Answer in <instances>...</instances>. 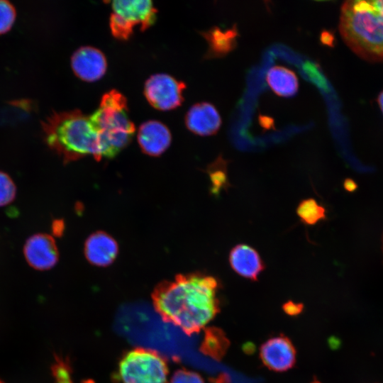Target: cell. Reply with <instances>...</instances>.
I'll return each mask as SVG.
<instances>
[{
    "label": "cell",
    "mask_w": 383,
    "mask_h": 383,
    "mask_svg": "<svg viewBox=\"0 0 383 383\" xmlns=\"http://www.w3.org/2000/svg\"><path fill=\"white\" fill-rule=\"evenodd\" d=\"M301 221L307 226H313L326 218V210L314 199L302 200L296 208Z\"/></svg>",
    "instance_id": "obj_17"
},
{
    "label": "cell",
    "mask_w": 383,
    "mask_h": 383,
    "mask_svg": "<svg viewBox=\"0 0 383 383\" xmlns=\"http://www.w3.org/2000/svg\"><path fill=\"white\" fill-rule=\"evenodd\" d=\"M23 254L28 265L38 270L51 269L59 259V252L54 238L45 233L30 236L24 245Z\"/></svg>",
    "instance_id": "obj_8"
},
{
    "label": "cell",
    "mask_w": 383,
    "mask_h": 383,
    "mask_svg": "<svg viewBox=\"0 0 383 383\" xmlns=\"http://www.w3.org/2000/svg\"><path fill=\"white\" fill-rule=\"evenodd\" d=\"M71 67L74 74L82 80L94 82L104 75L107 62L100 50L91 46H82L72 55Z\"/></svg>",
    "instance_id": "obj_10"
},
{
    "label": "cell",
    "mask_w": 383,
    "mask_h": 383,
    "mask_svg": "<svg viewBox=\"0 0 383 383\" xmlns=\"http://www.w3.org/2000/svg\"><path fill=\"white\" fill-rule=\"evenodd\" d=\"M118 245L108 233L97 231L91 234L84 243V255L93 265L107 267L116 258Z\"/></svg>",
    "instance_id": "obj_13"
},
{
    "label": "cell",
    "mask_w": 383,
    "mask_h": 383,
    "mask_svg": "<svg viewBox=\"0 0 383 383\" xmlns=\"http://www.w3.org/2000/svg\"><path fill=\"white\" fill-rule=\"evenodd\" d=\"M63 224L62 221H55L52 223V231L53 233L57 235L62 232Z\"/></svg>",
    "instance_id": "obj_26"
},
{
    "label": "cell",
    "mask_w": 383,
    "mask_h": 383,
    "mask_svg": "<svg viewBox=\"0 0 383 383\" xmlns=\"http://www.w3.org/2000/svg\"><path fill=\"white\" fill-rule=\"evenodd\" d=\"M228 341L221 331L213 328L209 331L204 342V352L215 358H221L226 353Z\"/></svg>",
    "instance_id": "obj_18"
},
{
    "label": "cell",
    "mask_w": 383,
    "mask_h": 383,
    "mask_svg": "<svg viewBox=\"0 0 383 383\" xmlns=\"http://www.w3.org/2000/svg\"><path fill=\"white\" fill-rule=\"evenodd\" d=\"M320 41L324 45L333 46L334 36L330 31L323 30L320 35Z\"/></svg>",
    "instance_id": "obj_24"
},
{
    "label": "cell",
    "mask_w": 383,
    "mask_h": 383,
    "mask_svg": "<svg viewBox=\"0 0 383 383\" xmlns=\"http://www.w3.org/2000/svg\"><path fill=\"white\" fill-rule=\"evenodd\" d=\"M185 124L192 133L201 136H208L214 135L219 131L221 118L212 104L196 103L187 112Z\"/></svg>",
    "instance_id": "obj_11"
},
{
    "label": "cell",
    "mask_w": 383,
    "mask_h": 383,
    "mask_svg": "<svg viewBox=\"0 0 383 383\" xmlns=\"http://www.w3.org/2000/svg\"><path fill=\"white\" fill-rule=\"evenodd\" d=\"M184 82L171 75L158 73L151 75L144 85V94L148 103L161 111L172 110L179 106L183 101Z\"/></svg>",
    "instance_id": "obj_7"
},
{
    "label": "cell",
    "mask_w": 383,
    "mask_h": 383,
    "mask_svg": "<svg viewBox=\"0 0 383 383\" xmlns=\"http://www.w3.org/2000/svg\"><path fill=\"white\" fill-rule=\"evenodd\" d=\"M228 260L233 270L240 276L257 280L265 269L263 261L252 247L246 244L235 245L229 253Z\"/></svg>",
    "instance_id": "obj_14"
},
{
    "label": "cell",
    "mask_w": 383,
    "mask_h": 383,
    "mask_svg": "<svg viewBox=\"0 0 383 383\" xmlns=\"http://www.w3.org/2000/svg\"><path fill=\"white\" fill-rule=\"evenodd\" d=\"M378 103L380 106V109L383 113V91L379 94L378 97Z\"/></svg>",
    "instance_id": "obj_27"
},
{
    "label": "cell",
    "mask_w": 383,
    "mask_h": 383,
    "mask_svg": "<svg viewBox=\"0 0 383 383\" xmlns=\"http://www.w3.org/2000/svg\"><path fill=\"white\" fill-rule=\"evenodd\" d=\"M0 383H3L1 381H0Z\"/></svg>",
    "instance_id": "obj_29"
},
{
    "label": "cell",
    "mask_w": 383,
    "mask_h": 383,
    "mask_svg": "<svg viewBox=\"0 0 383 383\" xmlns=\"http://www.w3.org/2000/svg\"><path fill=\"white\" fill-rule=\"evenodd\" d=\"M16 194V187L10 176L0 171V207L11 203Z\"/></svg>",
    "instance_id": "obj_19"
},
{
    "label": "cell",
    "mask_w": 383,
    "mask_h": 383,
    "mask_svg": "<svg viewBox=\"0 0 383 383\" xmlns=\"http://www.w3.org/2000/svg\"><path fill=\"white\" fill-rule=\"evenodd\" d=\"M260 357L270 370L284 372L294 366L296 350L291 340L280 335L268 339L261 345Z\"/></svg>",
    "instance_id": "obj_9"
},
{
    "label": "cell",
    "mask_w": 383,
    "mask_h": 383,
    "mask_svg": "<svg viewBox=\"0 0 383 383\" xmlns=\"http://www.w3.org/2000/svg\"><path fill=\"white\" fill-rule=\"evenodd\" d=\"M170 383H204L201 377L192 371L178 370L171 378Z\"/></svg>",
    "instance_id": "obj_23"
},
{
    "label": "cell",
    "mask_w": 383,
    "mask_h": 383,
    "mask_svg": "<svg viewBox=\"0 0 383 383\" xmlns=\"http://www.w3.org/2000/svg\"><path fill=\"white\" fill-rule=\"evenodd\" d=\"M218 280L201 273L178 274L154 289L155 311L186 334L199 332L219 312Z\"/></svg>",
    "instance_id": "obj_1"
},
{
    "label": "cell",
    "mask_w": 383,
    "mask_h": 383,
    "mask_svg": "<svg viewBox=\"0 0 383 383\" xmlns=\"http://www.w3.org/2000/svg\"><path fill=\"white\" fill-rule=\"evenodd\" d=\"M99 134L104 150V158H112L131 141L135 126L128 113L127 100L117 90L105 93L99 107L89 116Z\"/></svg>",
    "instance_id": "obj_4"
},
{
    "label": "cell",
    "mask_w": 383,
    "mask_h": 383,
    "mask_svg": "<svg viewBox=\"0 0 383 383\" xmlns=\"http://www.w3.org/2000/svg\"><path fill=\"white\" fill-rule=\"evenodd\" d=\"M302 69L313 83L319 88L328 91V86L326 79L321 72L318 64L306 61L302 65Z\"/></svg>",
    "instance_id": "obj_21"
},
{
    "label": "cell",
    "mask_w": 383,
    "mask_h": 383,
    "mask_svg": "<svg viewBox=\"0 0 383 383\" xmlns=\"http://www.w3.org/2000/svg\"><path fill=\"white\" fill-rule=\"evenodd\" d=\"M52 372L56 383H72L70 366L63 360L59 357L55 358Z\"/></svg>",
    "instance_id": "obj_22"
},
{
    "label": "cell",
    "mask_w": 383,
    "mask_h": 383,
    "mask_svg": "<svg viewBox=\"0 0 383 383\" xmlns=\"http://www.w3.org/2000/svg\"><path fill=\"white\" fill-rule=\"evenodd\" d=\"M284 308V310L290 314H294L301 311V306L299 304L296 305L292 302H288L285 304Z\"/></svg>",
    "instance_id": "obj_25"
},
{
    "label": "cell",
    "mask_w": 383,
    "mask_h": 383,
    "mask_svg": "<svg viewBox=\"0 0 383 383\" xmlns=\"http://www.w3.org/2000/svg\"><path fill=\"white\" fill-rule=\"evenodd\" d=\"M266 81L272 90L279 96H292L299 89L296 74L283 66H274L269 69L266 74Z\"/></svg>",
    "instance_id": "obj_16"
},
{
    "label": "cell",
    "mask_w": 383,
    "mask_h": 383,
    "mask_svg": "<svg viewBox=\"0 0 383 383\" xmlns=\"http://www.w3.org/2000/svg\"><path fill=\"white\" fill-rule=\"evenodd\" d=\"M41 127L46 144L65 163L87 155L104 158L99 134L89 116L79 109L53 112L41 121Z\"/></svg>",
    "instance_id": "obj_2"
},
{
    "label": "cell",
    "mask_w": 383,
    "mask_h": 383,
    "mask_svg": "<svg viewBox=\"0 0 383 383\" xmlns=\"http://www.w3.org/2000/svg\"><path fill=\"white\" fill-rule=\"evenodd\" d=\"M166 360L150 349L136 348L120 360L118 376L122 383H168Z\"/></svg>",
    "instance_id": "obj_5"
},
{
    "label": "cell",
    "mask_w": 383,
    "mask_h": 383,
    "mask_svg": "<svg viewBox=\"0 0 383 383\" xmlns=\"http://www.w3.org/2000/svg\"><path fill=\"white\" fill-rule=\"evenodd\" d=\"M209 45L205 58H219L226 56L235 50L238 45L237 38L239 36L237 25L223 30L213 26L207 31L201 33Z\"/></svg>",
    "instance_id": "obj_15"
},
{
    "label": "cell",
    "mask_w": 383,
    "mask_h": 383,
    "mask_svg": "<svg viewBox=\"0 0 383 383\" xmlns=\"http://www.w3.org/2000/svg\"><path fill=\"white\" fill-rule=\"evenodd\" d=\"M311 383H320V382L318 381L315 380V381L312 382Z\"/></svg>",
    "instance_id": "obj_28"
},
{
    "label": "cell",
    "mask_w": 383,
    "mask_h": 383,
    "mask_svg": "<svg viewBox=\"0 0 383 383\" xmlns=\"http://www.w3.org/2000/svg\"><path fill=\"white\" fill-rule=\"evenodd\" d=\"M16 17V11L13 5L6 0H0V35L11 28Z\"/></svg>",
    "instance_id": "obj_20"
},
{
    "label": "cell",
    "mask_w": 383,
    "mask_h": 383,
    "mask_svg": "<svg viewBox=\"0 0 383 383\" xmlns=\"http://www.w3.org/2000/svg\"><path fill=\"white\" fill-rule=\"evenodd\" d=\"M339 30L348 46L370 61H383V1L351 0L340 9Z\"/></svg>",
    "instance_id": "obj_3"
},
{
    "label": "cell",
    "mask_w": 383,
    "mask_h": 383,
    "mask_svg": "<svg viewBox=\"0 0 383 383\" xmlns=\"http://www.w3.org/2000/svg\"><path fill=\"white\" fill-rule=\"evenodd\" d=\"M111 9V31L120 40H127L135 26H140V30H144L152 26L156 18L157 10L150 0L113 1Z\"/></svg>",
    "instance_id": "obj_6"
},
{
    "label": "cell",
    "mask_w": 383,
    "mask_h": 383,
    "mask_svg": "<svg viewBox=\"0 0 383 383\" xmlns=\"http://www.w3.org/2000/svg\"><path fill=\"white\" fill-rule=\"evenodd\" d=\"M172 135L162 123L150 120L143 123L138 131V141L142 151L150 156L162 155L170 146Z\"/></svg>",
    "instance_id": "obj_12"
}]
</instances>
